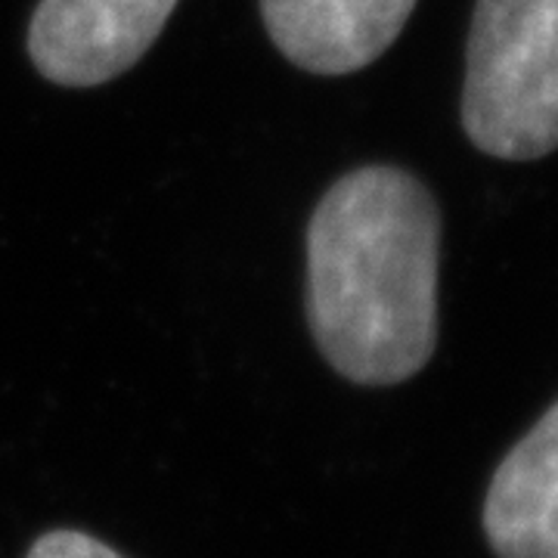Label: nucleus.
Wrapping results in <instances>:
<instances>
[{
	"label": "nucleus",
	"mask_w": 558,
	"mask_h": 558,
	"mask_svg": "<svg viewBox=\"0 0 558 558\" xmlns=\"http://www.w3.org/2000/svg\"><path fill=\"white\" fill-rule=\"evenodd\" d=\"M440 208L395 165L339 178L307 223V323L354 385H398L438 348Z\"/></svg>",
	"instance_id": "1"
},
{
	"label": "nucleus",
	"mask_w": 558,
	"mask_h": 558,
	"mask_svg": "<svg viewBox=\"0 0 558 558\" xmlns=\"http://www.w3.org/2000/svg\"><path fill=\"white\" fill-rule=\"evenodd\" d=\"M462 128L502 161L558 149V0H478L469 28Z\"/></svg>",
	"instance_id": "2"
},
{
	"label": "nucleus",
	"mask_w": 558,
	"mask_h": 558,
	"mask_svg": "<svg viewBox=\"0 0 558 558\" xmlns=\"http://www.w3.org/2000/svg\"><path fill=\"white\" fill-rule=\"evenodd\" d=\"M178 0H40L28 57L60 87H97L134 69Z\"/></svg>",
	"instance_id": "3"
},
{
	"label": "nucleus",
	"mask_w": 558,
	"mask_h": 558,
	"mask_svg": "<svg viewBox=\"0 0 558 558\" xmlns=\"http://www.w3.org/2000/svg\"><path fill=\"white\" fill-rule=\"evenodd\" d=\"M416 0H260L277 50L311 75H351L400 38Z\"/></svg>",
	"instance_id": "4"
},
{
	"label": "nucleus",
	"mask_w": 558,
	"mask_h": 558,
	"mask_svg": "<svg viewBox=\"0 0 558 558\" xmlns=\"http://www.w3.org/2000/svg\"><path fill=\"white\" fill-rule=\"evenodd\" d=\"M484 534L497 558H558V400L497 465Z\"/></svg>",
	"instance_id": "5"
},
{
	"label": "nucleus",
	"mask_w": 558,
	"mask_h": 558,
	"mask_svg": "<svg viewBox=\"0 0 558 558\" xmlns=\"http://www.w3.org/2000/svg\"><path fill=\"white\" fill-rule=\"evenodd\" d=\"M25 558H124L112 546H106L81 531H50L28 549Z\"/></svg>",
	"instance_id": "6"
}]
</instances>
